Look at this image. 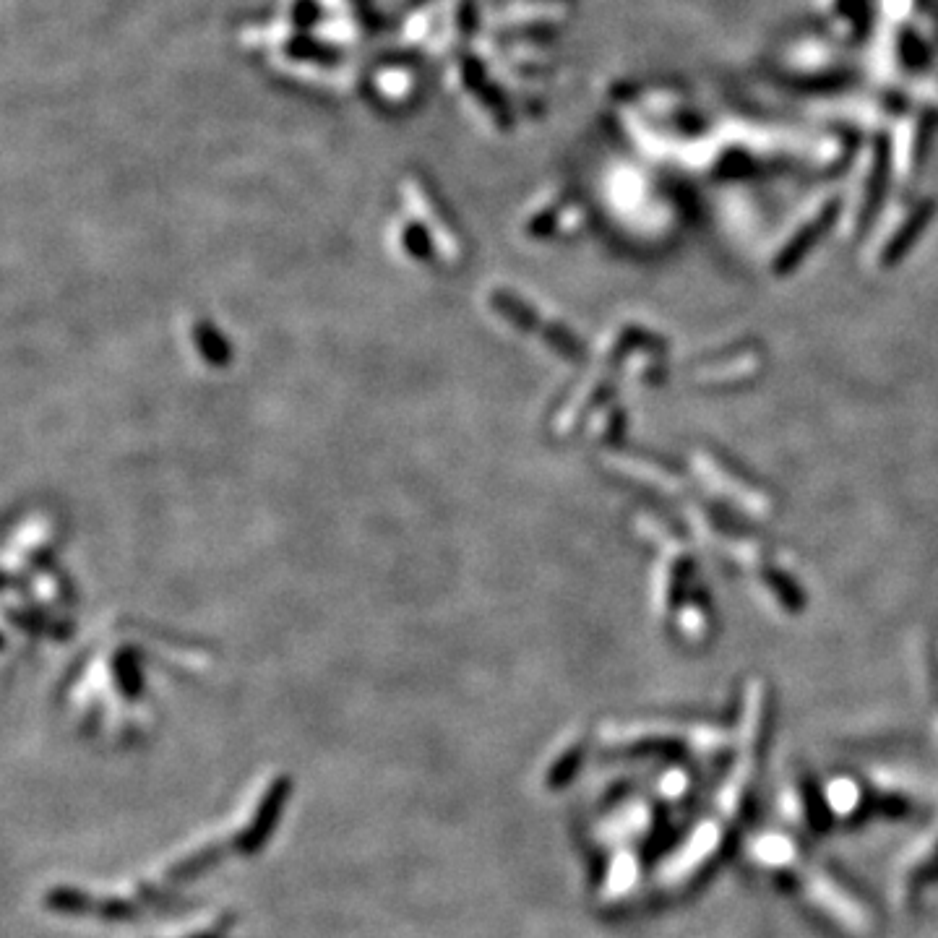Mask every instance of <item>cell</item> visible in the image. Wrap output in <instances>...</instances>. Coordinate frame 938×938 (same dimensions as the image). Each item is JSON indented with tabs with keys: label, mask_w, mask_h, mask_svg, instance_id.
I'll list each match as a JSON object with an SVG mask.
<instances>
[]
</instances>
